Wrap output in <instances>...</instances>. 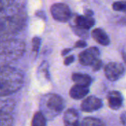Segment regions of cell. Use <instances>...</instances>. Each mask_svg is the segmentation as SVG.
Segmentation results:
<instances>
[{"instance_id": "1", "label": "cell", "mask_w": 126, "mask_h": 126, "mask_svg": "<svg viewBox=\"0 0 126 126\" xmlns=\"http://www.w3.org/2000/svg\"><path fill=\"white\" fill-rule=\"evenodd\" d=\"M25 21L26 15L22 7L11 5L0 11V37L21 30Z\"/></svg>"}, {"instance_id": "2", "label": "cell", "mask_w": 126, "mask_h": 126, "mask_svg": "<svg viewBox=\"0 0 126 126\" xmlns=\"http://www.w3.org/2000/svg\"><path fill=\"white\" fill-rule=\"evenodd\" d=\"M24 84V75L19 69L7 66H0V97L18 92Z\"/></svg>"}, {"instance_id": "3", "label": "cell", "mask_w": 126, "mask_h": 126, "mask_svg": "<svg viewBox=\"0 0 126 126\" xmlns=\"http://www.w3.org/2000/svg\"><path fill=\"white\" fill-rule=\"evenodd\" d=\"M24 43L18 40H7L0 41V64L15 61L24 52Z\"/></svg>"}, {"instance_id": "4", "label": "cell", "mask_w": 126, "mask_h": 126, "mask_svg": "<svg viewBox=\"0 0 126 126\" xmlns=\"http://www.w3.org/2000/svg\"><path fill=\"white\" fill-rule=\"evenodd\" d=\"M42 106L44 112L50 117H55L59 114L64 109L65 103L63 99L58 94H49L45 95L42 99Z\"/></svg>"}, {"instance_id": "5", "label": "cell", "mask_w": 126, "mask_h": 126, "mask_svg": "<svg viewBox=\"0 0 126 126\" xmlns=\"http://www.w3.org/2000/svg\"><path fill=\"white\" fill-rule=\"evenodd\" d=\"M50 12L53 18L59 22H66L72 16L69 7L64 3H55L52 4Z\"/></svg>"}, {"instance_id": "6", "label": "cell", "mask_w": 126, "mask_h": 126, "mask_svg": "<svg viewBox=\"0 0 126 126\" xmlns=\"http://www.w3.org/2000/svg\"><path fill=\"white\" fill-rule=\"evenodd\" d=\"M104 73L106 78L111 81H117L125 73V68L123 64L117 62H110L106 65Z\"/></svg>"}, {"instance_id": "7", "label": "cell", "mask_w": 126, "mask_h": 126, "mask_svg": "<svg viewBox=\"0 0 126 126\" xmlns=\"http://www.w3.org/2000/svg\"><path fill=\"white\" fill-rule=\"evenodd\" d=\"M100 52L98 48L92 47L81 52L78 56L79 61L83 66H92L100 59Z\"/></svg>"}, {"instance_id": "8", "label": "cell", "mask_w": 126, "mask_h": 126, "mask_svg": "<svg viewBox=\"0 0 126 126\" xmlns=\"http://www.w3.org/2000/svg\"><path fill=\"white\" fill-rule=\"evenodd\" d=\"M103 106L102 100L94 96H89L86 97L81 103V110L86 113L94 112L99 110Z\"/></svg>"}, {"instance_id": "9", "label": "cell", "mask_w": 126, "mask_h": 126, "mask_svg": "<svg viewBox=\"0 0 126 126\" xmlns=\"http://www.w3.org/2000/svg\"><path fill=\"white\" fill-rule=\"evenodd\" d=\"M109 106L112 110L120 109L123 103V97L120 92L117 91H111L108 94Z\"/></svg>"}, {"instance_id": "10", "label": "cell", "mask_w": 126, "mask_h": 126, "mask_svg": "<svg viewBox=\"0 0 126 126\" xmlns=\"http://www.w3.org/2000/svg\"><path fill=\"white\" fill-rule=\"evenodd\" d=\"M63 123L65 126H80L78 112L75 109H67L63 115Z\"/></svg>"}, {"instance_id": "11", "label": "cell", "mask_w": 126, "mask_h": 126, "mask_svg": "<svg viewBox=\"0 0 126 126\" xmlns=\"http://www.w3.org/2000/svg\"><path fill=\"white\" fill-rule=\"evenodd\" d=\"M89 92V86L75 84L69 91V95L72 99L80 100L85 97Z\"/></svg>"}, {"instance_id": "12", "label": "cell", "mask_w": 126, "mask_h": 126, "mask_svg": "<svg viewBox=\"0 0 126 126\" xmlns=\"http://www.w3.org/2000/svg\"><path fill=\"white\" fill-rule=\"evenodd\" d=\"M76 27L88 30L91 29L95 24V20L92 16H78L75 18Z\"/></svg>"}, {"instance_id": "13", "label": "cell", "mask_w": 126, "mask_h": 126, "mask_svg": "<svg viewBox=\"0 0 126 126\" xmlns=\"http://www.w3.org/2000/svg\"><path fill=\"white\" fill-rule=\"evenodd\" d=\"M92 38L100 44L103 46H108L110 44V38L104 30L101 28H96L92 32Z\"/></svg>"}, {"instance_id": "14", "label": "cell", "mask_w": 126, "mask_h": 126, "mask_svg": "<svg viewBox=\"0 0 126 126\" xmlns=\"http://www.w3.org/2000/svg\"><path fill=\"white\" fill-rule=\"evenodd\" d=\"M72 80L76 84L83 85L89 86L92 82V79L91 76L86 74H82V73H74L72 75Z\"/></svg>"}, {"instance_id": "15", "label": "cell", "mask_w": 126, "mask_h": 126, "mask_svg": "<svg viewBox=\"0 0 126 126\" xmlns=\"http://www.w3.org/2000/svg\"><path fill=\"white\" fill-rule=\"evenodd\" d=\"M13 117L7 112L0 110V126H13Z\"/></svg>"}, {"instance_id": "16", "label": "cell", "mask_w": 126, "mask_h": 126, "mask_svg": "<svg viewBox=\"0 0 126 126\" xmlns=\"http://www.w3.org/2000/svg\"><path fill=\"white\" fill-rule=\"evenodd\" d=\"M46 125L47 120L44 114L41 111L35 113L32 120V126H46Z\"/></svg>"}, {"instance_id": "17", "label": "cell", "mask_w": 126, "mask_h": 126, "mask_svg": "<svg viewBox=\"0 0 126 126\" xmlns=\"http://www.w3.org/2000/svg\"><path fill=\"white\" fill-rule=\"evenodd\" d=\"M80 126H105L103 121L94 117H86L80 123Z\"/></svg>"}, {"instance_id": "18", "label": "cell", "mask_w": 126, "mask_h": 126, "mask_svg": "<svg viewBox=\"0 0 126 126\" xmlns=\"http://www.w3.org/2000/svg\"><path fill=\"white\" fill-rule=\"evenodd\" d=\"M112 8L115 11H126V1H117L112 4Z\"/></svg>"}, {"instance_id": "19", "label": "cell", "mask_w": 126, "mask_h": 126, "mask_svg": "<svg viewBox=\"0 0 126 126\" xmlns=\"http://www.w3.org/2000/svg\"><path fill=\"white\" fill-rule=\"evenodd\" d=\"M41 40L40 38L38 37H35L32 38V51L35 52V53L38 52L39 50V47L41 46Z\"/></svg>"}, {"instance_id": "20", "label": "cell", "mask_w": 126, "mask_h": 126, "mask_svg": "<svg viewBox=\"0 0 126 126\" xmlns=\"http://www.w3.org/2000/svg\"><path fill=\"white\" fill-rule=\"evenodd\" d=\"M13 3V0H0V11L9 7Z\"/></svg>"}, {"instance_id": "21", "label": "cell", "mask_w": 126, "mask_h": 126, "mask_svg": "<svg viewBox=\"0 0 126 126\" xmlns=\"http://www.w3.org/2000/svg\"><path fill=\"white\" fill-rule=\"evenodd\" d=\"M73 30L75 31V32L78 35V36H81V37H84L85 35H87L86 33V30H83V29H81L80 27H73Z\"/></svg>"}, {"instance_id": "22", "label": "cell", "mask_w": 126, "mask_h": 126, "mask_svg": "<svg viewBox=\"0 0 126 126\" xmlns=\"http://www.w3.org/2000/svg\"><path fill=\"white\" fill-rule=\"evenodd\" d=\"M92 66V69H93V70H94V72L99 71V70L102 68V66H103V62H102V61H101L100 59H99V60H97Z\"/></svg>"}, {"instance_id": "23", "label": "cell", "mask_w": 126, "mask_h": 126, "mask_svg": "<svg viewBox=\"0 0 126 126\" xmlns=\"http://www.w3.org/2000/svg\"><path fill=\"white\" fill-rule=\"evenodd\" d=\"M86 46H87V44L83 40H79L75 44V47H76V48H84Z\"/></svg>"}, {"instance_id": "24", "label": "cell", "mask_w": 126, "mask_h": 126, "mask_svg": "<svg viewBox=\"0 0 126 126\" xmlns=\"http://www.w3.org/2000/svg\"><path fill=\"white\" fill-rule=\"evenodd\" d=\"M75 61V57L73 55H70V56H68L65 58L64 60V65L66 66H69L70 65L71 63H72Z\"/></svg>"}, {"instance_id": "25", "label": "cell", "mask_w": 126, "mask_h": 126, "mask_svg": "<svg viewBox=\"0 0 126 126\" xmlns=\"http://www.w3.org/2000/svg\"><path fill=\"white\" fill-rule=\"evenodd\" d=\"M120 121L124 126H126V111L122 113L120 115Z\"/></svg>"}, {"instance_id": "26", "label": "cell", "mask_w": 126, "mask_h": 126, "mask_svg": "<svg viewBox=\"0 0 126 126\" xmlns=\"http://www.w3.org/2000/svg\"><path fill=\"white\" fill-rule=\"evenodd\" d=\"M72 51V49H70V48H66V49H63V51H62V55L63 56H64V55H67L68 53H69L70 52Z\"/></svg>"}, {"instance_id": "27", "label": "cell", "mask_w": 126, "mask_h": 126, "mask_svg": "<svg viewBox=\"0 0 126 126\" xmlns=\"http://www.w3.org/2000/svg\"><path fill=\"white\" fill-rule=\"evenodd\" d=\"M122 55H123V60H124L125 63H126V52H123Z\"/></svg>"}]
</instances>
